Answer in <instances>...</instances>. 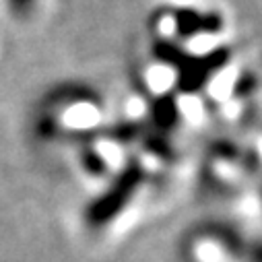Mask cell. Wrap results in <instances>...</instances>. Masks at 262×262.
<instances>
[{"label":"cell","mask_w":262,"mask_h":262,"mask_svg":"<svg viewBox=\"0 0 262 262\" xmlns=\"http://www.w3.org/2000/svg\"><path fill=\"white\" fill-rule=\"evenodd\" d=\"M139 167H128L122 171V176L116 180V184L101 196L97 203L91 205L89 213H87V221L93 227H101L107 221H112V217L124 207L126 201H130V196L139 186Z\"/></svg>","instance_id":"cell-1"},{"label":"cell","mask_w":262,"mask_h":262,"mask_svg":"<svg viewBox=\"0 0 262 262\" xmlns=\"http://www.w3.org/2000/svg\"><path fill=\"white\" fill-rule=\"evenodd\" d=\"M35 5H37V0H7L11 15H15L17 19H27L33 13Z\"/></svg>","instance_id":"cell-2"},{"label":"cell","mask_w":262,"mask_h":262,"mask_svg":"<svg viewBox=\"0 0 262 262\" xmlns=\"http://www.w3.org/2000/svg\"><path fill=\"white\" fill-rule=\"evenodd\" d=\"M252 153H254V159L258 161V165L262 167V135H260V137L256 139V145H254Z\"/></svg>","instance_id":"cell-3"}]
</instances>
